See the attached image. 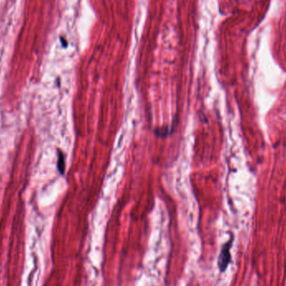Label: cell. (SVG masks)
I'll list each match as a JSON object with an SVG mask.
<instances>
[{
  "instance_id": "2",
  "label": "cell",
  "mask_w": 286,
  "mask_h": 286,
  "mask_svg": "<svg viewBox=\"0 0 286 286\" xmlns=\"http://www.w3.org/2000/svg\"><path fill=\"white\" fill-rule=\"evenodd\" d=\"M57 167H58L59 172L61 174L65 173V169H66V162H65V156L61 151H58V161H57Z\"/></svg>"
},
{
  "instance_id": "1",
  "label": "cell",
  "mask_w": 286,
  "mask_h": 286,
  "mask_svg": "<svg viewBox=\"0 0 286 286\" xmlns=\"http://www.w3.org/2000/svg\"><path fill=\"white\" fill-rule=\"evenodd\" d=\"M233 242V236H231L230 240L225 243L221 249L220 255L218 256V266L222 273L226 271V269H228V266L231 263L230 250Z\"/></svg>"
}]
</instances>
